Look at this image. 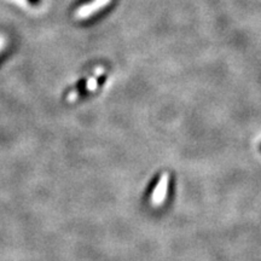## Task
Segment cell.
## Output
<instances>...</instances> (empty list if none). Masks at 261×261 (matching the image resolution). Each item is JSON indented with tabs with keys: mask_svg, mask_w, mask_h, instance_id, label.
I'll return each mask as SVG.
<instances>
[{
	"mask_svg": "<svg viewBox=\"0 0 261 261\" xmlns=\"http://www.w3.org/2000/svg\"><path fill=\"white\" fill-rule=\"evenodd\" d=\"M167 187H168V177L167 175H163L161 180L159 182V185L154 190V194H152V197H151L152 203L160 204L163 200H165L166 195H167Z\"/></svg>",
	"mask_w": 261,
	"mask_h": 261,
	"instance_id": "1",
	"label": "cell"
}]
</instances>
